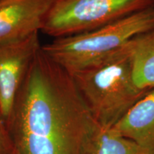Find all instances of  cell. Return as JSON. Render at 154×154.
I'll return each instance as SVG.
<instances>
[{
  "label": "cell",
  "mask_w": 154,
  "mask_h": 154,
  "mask_svg": "<svg viewBox=\"0 0 154 154\" xmlns=\"http://www.w3.org/2000/svg\"><path fill=\"white\" fill-rule=\"evenodd\" d=\"M7 125L21 154H82L99 124L72 74L41 48L19 88Z\"/></svg>",
  "instance_id": "obj_1"
},
{
  "label": "cell",
  "mask_w": 154,
  "mask_h": 154,
  "mask_svg": "<svg viewBox=\"0 0 154 154\" xmlns=\"http://www.w3.org/2000/svg\"><path fill=\"white\" fill-rule=\"evenodd\" d=\"M129 42L71 73L90 112L103 128H113L150 91L140 89L135 84Z\"/></svg>",
  "instance_id": "obj_2"
},
{
  "label": "cell",
  "mask_w": 154,
  "mask_h": 154,
  "mask_svg": "<svg viewBox=\"0 0 154 154\" xmlns=\"http://www.w3.org/2000/svg\"><path fill=\"white\" fill-rule=\"evenodd\" d=\"M154 28V7L96 29L56 38L42 49L70 73L84 68Z\"/></svg>",
  "instance_id": "obj_3"
},
{
  "label": "cell",
  "mask_w": 154,
  "mask_h": 154,
  "mask_svg": "<svg viewBox=\"0 0 154 154\" xmlns=\"http://www.w3.org/2000/svg\"><path fill=\"white\" fill-rule=\"evenodd\" d=\"M154 7V0H56L41 32L54 38L96 29Z\"/></svg>",
  "instance_id": "obj_4"
},
{
  "label": "cell",
  "mask_w": 154,
  "mask_h": 154,
  "mask_svg": "<svg viewBox=\"0 0 154 154\" xmlns=\"http://www.w3.org/2000/svg\"><path fill=\"white\" fill-rule=\"evenodd\" d=\"M38 33L0 44V112L6 123L31 63L42 48Z\"/></svg>",
  "instance_id": "obj_5"
},
{
  "label": "cell",
  "mask_w": 154,
  "mask_h": 154,
  "mask_svg": "<svg viewBox=\"0 0 154 154\" xmlns=\"http://www.w3.org/2000/svg\"><path fill=\"white\" fill-rule=\"evenodd\" d=\"M56 0H0V44L41 32Z\"/></svg>",
  "instance_id": "obj_6"
},
{
  "label": "cell",
  "mask_w": 154,
  "mask_h": 154,
  "mask_svg": "<svg viewBox=\"0 0 154 154\" xmlns=\"http://www.w3.org/2000/svg\"><path fill=\"white\" fill-rule=\"evenodd\" d=\"M113 129L143 150L154 154V88L135 103Z\"/></svg>",
  "instance_id": "obj_7"
},
{
  "label": "cell",
  "mask_w": 154,
  "mask_h": 154,
  "mask_svg": "<svg viewBox=\"0 0 154 154\" xmlns=\"http://www.w3.org/2000/svg\"><path fill=\"white\" fill-rule=\"evenodd\" d=\"M129 43L135 84L142 90L154 88V28L135 36Z\"/></svg>",
  "instance_id": "obj_8"
},
{
  "label": "cell",
  "mask_w": 154,
  "mask_h": 154,
  "mask_svg": "<svg viewBox=\"0 0 154 154\" xmlns=\"http://www.w3.org/2000/svg\"><path fill=\"white\" fill-rule=\"evenodd\" d=\"M82 154H145L134 142L99 124L83 146Z\"/></svg>",
  "instance_id": "obj_9"
},
{
  "label": "cell",
  "mask_w": 154,
  "mask_h": 154,
  "mask_svg": "<svg viewBox=\"0 0 154 154\" xmlns=\"http://www.w3.org/2000/svg\"><path fill=\"white\" fill-rule=\"evenodd\" d=\"M14 150L7 123L0 112V154H11Z\"/></svg>",
  "instance_id": "obj_10"
},
{
  "label": "cell",
  "mask_w": 154,
  "mask_h": 154,
  "mask_svg": "<svg viewBox=\"0 0 154 154\" xmlns=\"http://www.w3.org/2000/svg\"><path fill=\"white\" fill-rule=\"evenodd\" d=\"M11 154H21V153H19V152L18 151H17V150L16 149H15V150H14V151L12 152V153H11Z\"/></svg>",
  "instance_id": "obj_11"
}]
</instances>
